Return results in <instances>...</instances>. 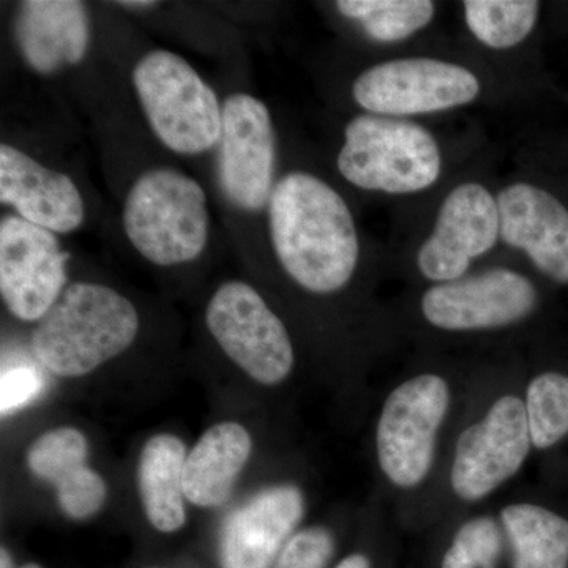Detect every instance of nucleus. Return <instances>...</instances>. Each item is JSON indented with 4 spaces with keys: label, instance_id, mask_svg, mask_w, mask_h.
Listing matches in <instances>:
<instances>
[{
    "label": "nucleus",
    "instance_id": "obj_17",
    "mask_svg": "<svg viewBox=\"0 0 568 568\" xmlns=\"http://www.w3.org/2000/svg\"><path fill=\"white\" fill-rule=\"evenodd\" d=\"M14 36L29 67L51 74L85 58L91 21L77 0H28L20 3Z\"/></svg>",
    "mask_w": 568,
    "mask_h": 568
},
{
    "label": "nucleus",
    "instance_id": "obj_29",
    "mask_svg": "<svg viewBox=\"0 0 568 568\" xmlns=\"http://www.w3.org/2000/svg\"><path fill=\"white\" fill-rule=\"evenodd\" d=\"M335 568H373L372 560L364 552H351L339 559Z\"/></svg>",
    "mask_w": 568,
    "mask_h": 568
},
{
    "label": "nucleus",
    "instance_id": "obj_27",
    "mask_svg": "<svg viewBox=\"0 0 568 568\" xmlns=\"http://www.w3.org/2000/svg\"><path fill=\"white\" fill-rule=\"evenodd\" d=\"M335 555V538L324 526L297 530L272 568H328Z\"/></svg>",
    "mask_w": 568,
    "mask_h": 568
},
{
    "label": "nucleus",
    "instance_id": "obj_31",
    "mask_svg": "<svg viewBox=\"0 0 568 568\" xmlns=\"http://www.w3.org/2000/svg\"><path fill=\"white\" fill-rule=\"evenodd\" d=\"M0 568H17L13 562V556L6 547L0 549Z\"/></svg>",
    "mask_w": 568,
    "mask_h": 568
},
{
    "label": "nucleus",
    "instance_id": "obj_6",
    "mask_svg": "<svg viewBox=\"0 0 568 568\" xmlns=\"http://www.w3.org/2000/svg\"><path fill=\"white\" fill-rule=\"evenodd\" d=\"M480 93L473 70L425 55L376 63L353 84L354 102L366 114L395 119L457 110L476 102Z\"/></svg>",
    "mask_w": 568,
    "mask_h": 568
},
{
    "label": "nucleus",
    "instance_id": "obj_15",
    "mask_svg": "<svg viewBox=\"0 0 568 568\" xmlns=\"http://www.w3.org/2000/svg\"><path fill=\"white\" fill-rule=\"evenodd\" d=\"M500 241L529 257L541 274L568 283V209L555 194L514 182L496 194Z\"/></svg>",
    "mask_w": 568,
    "mask_h": 568
},
{
    "label": "nucleus",
    "instance_id": "obj_1",
    "mask_svg": "<svg viewBox=\"0 0 568 568\" xmlns=\"http://www.w3.org/2000/svg\"><path fill=\"white\" fill-rule=\"evenodd\" d=\"M276 260L308 293L342 291L353 280L361 241L353 212L334 186L295 171L275 183L267 205Z\"/></svg>",
    "mask_w": 568,
    "mask_h": 568
},
{
    "label": "nucleus",
    "instance_id": "obj_4",
    "mask_svg": "<svg viewBox=\"0 0 568 568\" xmlns=\"http://www.w3.org/2000/svg\"><path fill=\"white\" fill-rule=\"evenodd\" d=\"M122 222L130 244L149 263H192L207 245V196L200 182L181 171L151 170L130 189Z\"/></svg>",
    "mask_w": 568,
    "mask_h": 568
},
{
    "label": "nucleus",
    "instance_id": "obj_16",
    "mask_svg": "<svg viewBox=\"0 0 568 568\" xmlns=\"http://www.w3.org/2000/svg\"><path fill=\"white\" fill-rule=\"evenodd\" d=\"M0 201L54 234L73 233L84 222V201L69 175L9 144L0 145Z\"/></svg>",
    "mask_w": 568,
    "mask_h": 568
},
{
    "label": "nucleus",
    "instance_id": "obj_8",
    "mask_svg": "<svg viewBox=\"0 0 568 568\" xmlns=\"http://www.w3.org/2000/svg\"><path fill=\"white\" fill-rule=\"evenodd\" d=\"M450 406L447 381L437 375L410 377L387 396L376 429L384 476L395 487H417L435 459L437 433Z\"/></svg>",
    "mask_w": 568,
    "mask_h": 568
},
{
    "label": "nucleus",
    "instance_id": "obj_18",
    "mask_svg": "<svg viewBox=\"0 0 568 568\" xmlns=\"http://www.w3.org/2000/svg\"><path fill=\"white\" fill-rule=\"evenodd\" d=\"M253 452V437L239 422H220L205 429L183 467L186 503L201 508L223 506L244 473Z\"/></svg>",
    "mask_w": 568,
    "mask_h": 568
},
{
    "label": "nucleus",
    "instance_id": "obj_22",
    "mask_svg": "<svg viewBox=\"0 0 568 568\" xmlns=\"http://www.w3.org/2000/svg\"><path fill=\"white\" fill-rule=\"evenodd\" d=\"M466 28L474 39L493 51L523 43L536 29L540 3L536 0H466Z\"/></svg>",
    "mask_w": 568,
    "mask_h": 568
},
{
    "label": "nucleus",
    "instance_id": "obj_9",
    "mask_svg": "<svg viewBox=\"0 0 568 568\" xmlns=\"http://www.w3.org/2000/svg\"><path fill=\"white\" fill-rule=\"evenodd\" d=\"M530 447L526 403L514 395L496 399L487 416L459 436L450 473L455 495L467 503L491 495L521 469Z\"/></svg>",
    "mask_w": 568,
    "mask_h": 568
},
{
    "label": "nucleus",
    "instance_id": "obj_33",
    "mask_svg": "<svg viewBox=\"0 0 568 568\" xmlns=\"http://www.w3.org/2000/svg\"><path fill=\"white\" fill-rule=\"evenodd\" d=\"M152 568H166V567H152Z\"/></svg>",
    "mask_w": 568,
    "mask_h": 568
},
{
    "label": "nucleus",
    "instance_id": "obj_5",
    "mask_svg": "<svg viewBox=\"0 0 568 568\" xmlns=\"http://www.w3.org/2000/svg\"><path fill=\"white\" fill-rule=\"evenodd\" d=\"M132 78L149 125L168 149L196 155L219 144L223 106L185 59L171 51L148 52Z\"/></svg>",
    "mask_w": 568,
    "mask_h": 568
},
{
    "label": "nucleus",
    "instance_id": "obj_24",
    "mask_svg": "<svg viewBox=\"0 0 568 568\" xmlns=\"http://www.w3.org/2000/svg\"><path fill=\"white\" fill-rule=\"evenodd\" d=\"M89 440L74 426L48 429L28 452L32 476L58 487L71 474L89 465Z\"/></svg>",
    "mask_w": 568,
    "mask_h": 568
},
{
    "label": "nucleus",
    "instance_id": "obj_14",
    "mask_svg": "<svg viewBox=\"0 0 568 568\" xmlns=\"http://www.w3.org/2000/svg\"><path fill=\"white\" fill-rule=\"evenodd\" d=\"M305 514L295 485L261 489L224 518L219 538L222 568H272Z\"/></svg>",
    "mask_w": 568,
    "mask_h": 568
},
{
    "label": "nucleus",
    "instance_id": "obj_2",
    "mask_svg": "<svg viewBox=\"0 0 568 568\" xmlns=\"http://www.w3.org/2000/svg\"><path fill=\"white\" fill-rule=\"evenodd\" d=\"M140 315L125 295L104 284H69L31 338L33 357L51 375L74 379L125 353Z\"/></svg>",
    "mask_w": 568,
    "mask_h": 568
},
{
    "label": "nucleus",
    "instance_id": "obj_7",
    "mask_svg": "<svg viewBox=\"0 0 568 568\" xmlns=\"http://www.w3.org/2000/svg\"><path fill=\"white\" fill-rule=\"evenodd\" d=\"M205 324L226 357L254 383L278 386L293 372L290 332L252 284H222L205 308Z\"/></svg>",
    "mask_w": 568,
    "mask_h": 568
},
{
    "label": "nucleus",
    "instance_id": "obj_10",
    "mask_svg": "<svg viewBox=\"0 0 568 568\" xmlns=\"http://www.w3.org/2000/svg\"><path fill=\"white\" fill-rule=\"evenodd\" d=\"M54 233L9 215L0 222V294L11 315L40 323L67 290V264Z\"/></svg>",
    "mask_w": 568,
    "mask_h": 568
},
{
    "label": "nucleus",
    "instance_id": "obj_12",
    "mask_svg": "<svg viewBox=\"0 0 568 568\" xmlns=\"http://www.w3.org/2000/svg\"><path fill=\"white\" fill-rule=\"evenodd\" d=\"M219 144L224 196L241 211H263L275 189V130L268 108L248 93L227 97Z\"/></svg>",
    "mask_w": 568,
    "mask_h": 568
},
{
    "label": "nucleus",
    "instance_id": "obj_28",
    "mask_svg": "<svg viewBox=\"0 0 568 568\" xmlns=\"http://www.w3.org/2000/svg\"><path fill=\"white\" fill-rule=\"evenodd\" d=\"M40 390V379L28 368L10 369L2 376V416L31 402Z\"/></svg>",
    "mask_w": 568,
    "mask_h": 568
},
{
    "label": "nucleus",
    "instance_id": "obj_19",
    "mask_svg": "<svg viewBox=\"0 0 568 568\" xmlns=\"http://www.w3.org/2000/svg\"><path fill=\"white\" fill-rule=\"evenodd\" d=\"M186 450L181 437L160 433L142 447L138 465V491L145 518L153 529L175 534L186 523L183 467Z\"/></svg>",
    "mask_w": 568,
    "mask_h": 568
},
{
    "label": "nucleus",
    "instance_id": "obj_26",
    "mask_svg": "<svg viewBox=\"0 0 568 568\" xmlns=\"http://www.w3.org/2000/svg\"><path fill=\"white\" fill-rule=\"evenodd\" d=\"M54 489L59 508L73 521H88L95 517L108 499L106 481L89 465L71 474Z\"/></svg>",
    "mask_w": 568,
    "mask_h": 568
},
{
    "label": "nucleus",
    "instance_id": "obj_20",
    "mask_svg": "<svg viewBox=\"0 0 568 568\" xmlns=\"http://www.w3.org/2000/svg\"><path fill=\"white\" fill-rule=\"evenodd\" d=\"M511 547V568H568V519L534 504L500 511Z\"/></svg>",
    "mask_w": 568,
    "mask_h": 568
},
{
    "label": "nucleus",
    "instance_id": "obj_3",
    "mask_svg": "<svg viewBox=\"0 0 568 568\" xmlns=\"http://www.w3.org/2000/svg\"><path fill=\"white\" fill-rule=\"evenodd\" d=\"M336 166L357 189L405 196L439 182L443 151L420 123L364 112L347 123Z\"/></svg>",
    "mask_w": 568,
    "mask_h": 568
},
{
    "label": "nucleus",
    "instance_id": "obj_11",
    "mask_svg": "<svg viewBox=\"0 0 568 568\" xmlns=\"http://www.w3.org/2000/svg\"><path fill=\"white\" fill-rule=\"evenodd\" d=\"M536 286L514 268L493 267L455 282L429 287L422 297V315L447 332H481L508 327L532 315Z\"/></svg>",
    "mask_w": 568,
    "mask_h": 568
},
{
    "label": "nucleus",
    "instance_id": "obj_25",
    "mask_svg": "<svg viewBox=\"0 0 568 568\" xmlns=\"http://www.w3.org/2000/svg\"><path fill=\"white\" fill-rule=\"evenodd\" d=\"M503 536L495 519L477 517L459 526L444 552L440 568H497Z\"/></svg>",
    "mask_w": 568,
    "mask_h": 568
},
{
    "label": "nucleus",
    "instance_id": "obj_23",
    "mask_svg": "<svg viewBox=\"0 0 568 568\" xmlns=\"http://www.w3.org/2000/svg\"><path fill=\"white\" fill-rule=\"evenodd\" d=\"M526 410L532 446L538 450L556 446L568 435V376L534 377L526 392Z\"/></svg>",
    "mask_w": 568,
    "mask_h": 568
},
{
    "label": "nucleus",
    "instance_id": "obj_13",
    "mask_svg": "<svg viewBox=\"0 0 568 568\" xmlns=\"http://www.w3.org/2000/svg\"><path fill=\"white\" fill-rule=\"evenodd\" d=\"M499 241L496 194L481 182L459 183L440 204L435 226L418 248V272L436 284L455 282Z\"/></svg>",
    "mask_w": 568,
    "mask_h": 568
},
{
    "label": "nucleus",
    "instance_id": "obj_32",
    "mask_svg": "<svg viewBox=\"0 0 568 568\" xmlns=\"http://www.w3.org/2000/svg\"><path fill=\"white\" fill-rule=\"evenodd\" d=\"M17 568H44V567H41L40 564H37V562H26V564H22V566L17 567Z\"/></svg>",
    "mask_w": 568,
    "mask_h": 568
},
{
    "label": "nucleus",
    "instance_id": "obj_21",
    "mask_svg": "<svg viewBox=\"0 0 568 568\" xmlns=\"http://www.w3.org/2000/svg\"><path fill=\"white\" fill-rule=\"evenodd\" d=\"M335 9L381 44L399 43L424 31L437 10L432 0H338Z\"/></svg>",
    "mask_w": 568,
    "mask_h": 568
},
{
    "label": "nucleus",
    "instance_id": "obj_30",
    "mask_svg": "<svg viewBox=\"0 0 568 568\" xmlns=\"http://www.w3.org/2000/svg\"><path fill=\"white\" fill-rule=\"evenodd\" d=\"M122 9L129 10H148L159 6L156 2H148V0H138V2H119Z\"/></svg>",
    "mask_w": 568,
    "mask_h": 568
}]
</instances>
